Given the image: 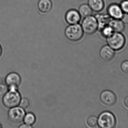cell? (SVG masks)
<instances>
[{
  "label": "cell",
  "mask_w": 128,
  "mask_h": 128,
  "mask_svg": "<svg viewBox=\"0 0 128 128\" xmlns=\"http://www.w3.org/2000/svg\"><path fill=\"white\" fill-rule=\"evenodd\" d=\"M122 71L124 73L128 74V61H124L122 62L121 66Z\"/></svg>",
  "instance_id": "obj_22"
},
{
  "label": "cell",
  "mask_w": 128,
  "mask_h": 128,
  "mask_svg": "<svg viewBox=\"0 0 128 128\" xmlns=\"http://www.w3.org/2000/svg\"><path fill=\"white\" fill-rule=\"evenodd\" d=\"M78 12L80 16L85 18L91 16L92 14V10L88 5L83 4L80 7Z\"/></svg>",
  "instance_id": "obj_16"
},
{
  "label": "cell",
  "mask_w": 128,
  "mask_h": 128,
  "mask_svg": "<svg viewBox=\"0 0 128 128\" xmlns=\"http://www.w3.org/2000/svg\"><path fill=\"white\" fill-rule=\"evenodd\" d=\"M8 115L9 119L12 122L20 123L24 119L25 112L21 107L16 106L11 108L8 112Z\"/></svg>",
  "instance_id": "obj_6"
},
{
  "label": "cell",
  "mask_w": 128,
  "mask_h": 128,
  "mask_svg": "<svg viewBox=\"0 0 128 128\" xmlns=\"http://www.w3.org/2000/svg\"><path fill=\"white\" fill-rule=\"evenodd\" d=\"M100 55L103 60L105 61L109 62L114 58L115 52L110 46L106 45L104 46L101 49Z\"/></svg>",
  "instance_id": "obj_10"
},
{
  "label": "cell",
  "mask_w": 128,
  "mask_h": 128,
  "mask_svg": "<svg viewBox=\"0 0 128 128\" xmlns=\"http://www.w3.org/2000/svg\"><path fill=\"white\" fill-rule=\"evenodd\" d=\"M65 18L66 22L69 25H74L80 22L81 16L77 11L71 10L67 12Z\"/></svg>",
  "instance_id": "obj_11"
},
{
  "label": "cell",
  "mask_w": 128,
  "mask_h": 128,
  "mask_svg": "<svg viewBox=\"0 0 128 128\" xmlns=\"http://www.w3.org/2000/svg\"><path fill=\"white\" fill-rule=\"evenodd\" d=\"M100 98L102 102L107 106L114 105L116 101V97L115 94L110 90H105L102 92Z\"/></svg>",
  "instance_id": "obj_7"
},
{
  "label": "cell",
  "mask_w": 128,
  "mask_h": 128,
  "mask_svg": "<svg viewBox=\"0 0 128 128\" xmlns=\"http://www.w3.org/2000/svg\"><path fill=\"white\" fill-rule=\"evenodd\" d=\"M120 5L123 13L128 14V0H123Z\"/></svg>",
  "instance_id": "obj_21"
},
{
  "label": "cell",
  "mask_w": 128,
  "mask_h": 128,
  "mask_svg": "<svg viewBox=\"0 0 128 128\" xmlns=\"http://www.w3.org/2000/svg\"><path fill=\"white\" fill-rule=\"evenodd\" d=\"M101 31L102 35L106 38L110 36L114 32L112 29L109 25L104 26L101 29Z\"/></svg>",
  "instance_id": "obj_18"
},
{
  "label": "cell",
  "mask_w": 128,
  "mask_h": 128,
  "mask_svg": "<svg viewBox=\"0 0 128 128\" xmlns=\"http://www.w3.org/2000/svg\"><path fill=\"white\" fill-rule=\"evenodd\" d=\"M95 17L98 21V28L100 29V30L104 26L108 25L111 19V17L108 15L97 14Z\"/></svg>",
  "instance_id": "obj_15"
},
{
  "label": "cell",
  "mask_w": 128,
  "mask_h": 128,
  "mask_svg": "<svg viewBox=\"0 0 128 128\" xmlns=\"http://www.w3.org/2000/svg\"><path fill=\"white\" fill-rule=\"evenodd\" d=\"M107 42L114 50H119L123 48L126 43L124 36L121 32H114L107 38Z\"/></svg>",
  "instance_id": "obj_2"
},
{
  "label": "cell",
  "mask_w": 128,
  "mask_h": 128,
  "mask_svg": "<svg viewBox=\"0 0 128 128\" xmlns=\"http://www.w3.org/2000/svg\"><path fill=\"white\" fill-rule=\"evenodd\" d=\"M87 124L90 127H96L98 124V119L94 116H90L87 120Z\"/></svg>",
  "instance_id": "obj_19"
},
{
  "label": "cell",
  "mask_w": 128,
  "mask_h": 128,
  "mask_svg": "<svg viewBox=\"0 0 128 128\" xmlns=\"http://www.w3.org/2000/svg\"><path fill=\"white\" fill-rule=\"evenodd\" d=\"M88 4L92 10L96 12L101 11L104 8V0H88Z\"/></svg>",
  "instance_id": "obj_13"
},
{
  "label": "cell",
  "mask_w": 128,
  "mask_h": 128,
  "mask_svg": "<svg viewBox=\"0 0 128 128\" xmlns=\"http://www.w3.org/2000/svg\"><path fill=\"white\" fill-rule=\"evenodd\" d=\"M121 20L124 25H128V14L124 13Z\"/></svg>",
  "instance_id": "obj_24"
},
{
  "label": "cell",
  "mask_w": 128,
  "mask_h": 128,
  "mask_svg": "<svg viewBox=\"0 0 128 128\" xmlns=\"http://www.w3.org/2000/svg\"><path fill=\"white\" fill-rule=\"evenodd\" d=\"M81 27L86 34H92L94 33L98 29V24L95 17L91 15L85 17L82 22Z\"/></svg>",
  "instance_id": "obj_5"
},
{
  "label": "cell",
  "mask_w": 128,
  "mask_h": 128,
  "mask_svg": "<svg viewBox=\"0 0 128 128\" xmlns=\"http://www.w3.org/2000/svg\"><path fill=\"white\" fill-rule=\"evenodd\" d=\"M24 122L28 125L31 126L34 124L36 118L34 115L32 113H28L24 117Z\"/></svg>",
  "instance_id": "obj_17"
},
{
  "label": "cell",
  "mask_w": 128,
  "mask_h": 128,
  "mask_svg": "<svg viewBox=\"0 0 128 128\" xmlns=\"http://www.w3.org/2000/svg\"><path fill=\"white\" fill-rule=\"evenodd\" d=\"M21 82V77L16 73H10L5 79V82L10 89H16L20 85Z\"/></svg>",
  "instance_id": "obj_8"
},
{
  "label": "cell",
  "mask_w": 128,
  "mask_h": 128,
  "mask_svg": "<svg viewBox=\"0 0 128 128\" xmlns=\"http://www.w3.org/2000/svg\"><path fill=\"white\" fill-rule=\"evenodd\" d=\"M109 26L114 32H122L124 30L125 25L121 19H112L109 22Z\"/></svg>",
  "instance_id": "obj_12"
},
{
  "label": "cell",
  "mask_w": 128,
  "mask_h": 128,
  "mask_svg": "<svg viewBox=\"0 0 128 128\" xmlns=\"http://www.w3.org/2000/svg\"><path fill=\"white\" fill-rule=\"evenodd\" d=\"M8 91V89L6 86L4 84H0V96H4Z\"/></svg>",
  "instance_id": "obj_23"
},
{
  "label": "cell",
  "mask_w": 128,
  "mask_h": 128,
  "mask_svg": "<svg viewBox=\"0 0 128 128\" xmlns=\"http://www.w3.org/2000/svg\"><path fill=\"white\" fill-rule=\"evenodd\" d=\"M2 53V48L1 46L0 45V57Z\"/></svg>",
  "instance_id": "obj_27"
},
{
  "label": "cell",
  "mask_w": 128,
  "mask_h": 128,
  "mask_svg": "<svg viewBox=\"0 0 128 128\" xmlns=\"http://www.w3.org/2000/svg\"><path fill=\"white\" fill-rule=\"evenodd\" d=\"M124 103L125 105L128 108V96H127L124 100Z\"/></svg>",
  "instance_id": "obj_25"
},
{
  "label": "cell",
  "mask_w": 128,
  "mask_h": 128,
  "mask_svg": "<svg viewBox=\"0 0 128 128\" xmlns=\"http://www.w3.org/2000/svg\"><path fill=\"white\" fill-rule=\"evenodd\" d=\"M21 96L16 89H10V90L4 96L3 103L8 108L17 106L21 101Z\"/></svg>",
  "instance_id": "obj_1"
},
{
  "label": "cell",
  "mask_w": 128,
  "mask_h": 128,
  "mask_svg": "<svg viewBox=\"0 0 128 128\" xmlns=\"http://www.w3.org/2000/svg\"><path fill=\"white\" fill-rule=\"evenodd\" d=\"M83 32L81 26L78 24L70 25L65 31L67 38L74 41L80 40L83 35Z\"/></svg>",
  "instance_id": "obj_4"
},
{
  "label": "cell",
  "mask_w": 128,
  "mask_h": 128,
  "mask_svg": "<svg viewBox=\"0 0 128 128\" xmlns=\"http://www.w3.org/2000/svg\"><path fill=\"white\" fill-rule=\"evenodd\" d=\"M108 14L112 19H121L123 13L120 5L112 4L109 5L107 9Z\"/></svg>",
  "instance_id": "obj_9"
},
{
  "label": "cell",
  "mask_w": 128,
  "mask_h": 128,
  "mask_svg": "<svg viewBox=\"0 0 128 128\" xmlns=\"http://www.w3.org/2000/svg\"><path fill=\"white\" fill-rule=\"evenodd\" d=\"M38 7L41 13H48L52 10V3L51 0H40L38 2Z\"/></svg>",
  "instance_id": "obj_14"
},
{
  "label": "cell",
  "mask_w": 128,
  "mask_h": 128,
  "mask_svg": "<svg viewBox=\"0 0 128 128\" xmlns=\"http://www.w3.org/2000/svg\"><path fill=\"white\" fill-rule=\"evenodd\" d=\"M116 124V119L113 114L105 111L101 113L98 119V124L100 127L113 128Z\"/></svg>",
  "instance_id": "obj_3"
},
{
  "label": "cell",
  "mask_w": 128,
  "mask_h": 128,
  "mask_svg": "<svg viewBox=\"0 0 128 128\" xmlns=\"http://www.w3.org/2000/svg\"><path fill=\"white\" fill-rule=\"evenodd\" d=\"M19 127L20 128H32V127L25 124H23L21 125Z\"/></svg>",
  "instance_id": "obj_26"
},
{
  "label": "cell",
  "mask_w": 128,
  "mask_h": 128,
  "mask_svg": "<svg viewBox=\"0 0 128 128\" xmlns=\"http://www.w3.org/2000/svg\"><path fill=\"white\" fill-rule=\"evenodd\" d=\"M2 125H1L0 124V128H2Z\"/></svg>",
  "instance_id": "obj_28"
},
{
  "label": "cell",
  "mask_w": 128,
  "mask_h": 128,
  "mask_svg": "<svg viewBox=\"0 0 128 128\" xmlns=\"http://www.w3.org/2000/svg\"><path fill=\"white\" fill-rule=\"evenodd\" d=\"M20 107L23 109H27L30 106V102L27 98H24L21 100L19 103Z\"/></svg>",
  "instance_id": "obj_20"
}]
</instances>
